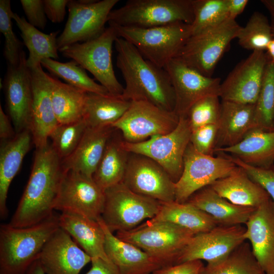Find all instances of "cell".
<instances>
[{"label": "cell", "instance_id": "obj_22", "mask_svg": "<svg viewBox=\"0 0 274 274\" xmlns=\"http://www.w3.org/2000/svg\"><path fill=\"white\" fill-rule=\"evenodd\" d=\"M244 236L265 274H274V201L256 208L245 224Z\"/></svg>", "mask_w": 274, "mask_h": 274}, {"label": "cell", "instance_id": "obj_42", "mask_svg": "<svg viewBox=\"0 0 274 274\" xmlns=\"http://www.w3.org/2000/svg\"><path fill=\"white\" fill-rule=\"evenodd\" d=\"M10 0L0 1V31L5 37L4 55L8 65L17 64L20 59L21 43L12 28V14Z\"/></svg>", "mask_w": 274, "mask_h": 274}, {"label": "cell", "instance_id": "obj_5", "mask_svg": "<svg viewBox=\"0 0 274 274\" xmlns=\"http://www.w3.org/2000/svg\"><path fill=\"white\" fill-rule=\"evenodd\" d=\"M116 235L150 254L162 267L177 263L194 234L170 222L148 220L131 230L117 231Z\"/></svg>", "mask_w": 274, "mask_h": 274}, {"label": "cell", "instance_id": "obj_13", "mask_svg": "<svg viewBox=\"0 0 274 274\" xmlns=\"http://www.w3.org/2000/svg\"><path fill=\"white\" fill-rule=\"evenodd\" d=\"M105 193L93 178L73 170H64L54 210L97 220L101 217Z\"/></svg>", "mask_w": 274, "mask_h": 274}, {"label": "cell", "instance_id": "obj_19", "mask_svg": "<svg viewBox=\"0 0 274 274\" xmlns=\"http://www.w3.org/2000/svg\"><path fill=\"white\" fill-rule=\"evenodd\" d=\"M26 59L22 51L19 63L8 65L4 81L6 108L16 133L28 129L32 102L31 76Z\"/></svg>", "mask_w": 274, "mask_h": 274}, {"label": "cell", "instance_id": "obj_47", "mask_svg": "<svg viewBox=\"0 0 274 274\" xmlns=\"http://www.w3.org/2000/svg\"><path fill=\"white\" fill-rule=\"evenodd\" d=\"M204 267L201 260H194L162 267L152 274H203Z\"/></svg>", "mask_w": 274, "mask_h": 274}, {"label": "cell", "instance_id": "obj_48", "mask_svg": "<svg viewBox=\"0 0 274 274\" xmlns=\"http://www.w3.org/2000/svg\"><path fill=\"white\" fill-rule=\"evenodd\" d=\"M68 0H43L46 17L53 23L61 22L64 19Z\"/></svg>", "mask_w": 274, "mask_h": 274}, {"label": "cell", "instance_id": "obj_29", "mask_svg": "<svg viewBox=\"0 0 274 274\" xmlns=\"http://www.w3.org/2000/svg\"><path fill=\"white\" fill-rule=\"evenodd\" d=\"M211 215L219 225L246 224L256 209L232 203L218 195L210 186L194 193L186 201Z\"/></svg>", "mask_w": 274, "mask_h": 274}, {"label": "cell", "instance_id": "obj_12", "mask_svg": "<svg viewBox=\"0 0 274 274\" xmlns=\"http://www.w3.org/2000/svg\"><path fill=\"white\" fill-rule=\"evenodd\" d=\"M179 117L174 112L161 109L146 101H131L125 113L112 126L121 133L124 140L138 143L156 135L172 131Z\"/></svg>", "mask_w": 274, "mask_h": 274}, {"label": "cell", "instance_id": "obj_41", "mask_svg": "<svg viewBox=\"0 0 274 274\" xmlns=\"http://www.w3.org/2000/svg\"><path fill=\"white\" fill-rule=\"evenodd\" d=\"M87 127L83 118L67 124H59L51 133L52 148L61 160L68 157L80 143Z\"/></svg>", "mask_w": 274, "mask_h": 274}, {"label": "cell", "instance_id": "obj_45", "mask_svg": "<svg viewBox=\"0 0 274 274\" xmlns=\"http://www.w3.org/2000/svg\"><path fill=\"white\" fill-rule=\"evenodd\" d=\"M218 130L217 124L201 126L191 131L190 143L197 152L213 156Z\"/></svg>", "mask_w": 274, "mask_h": 274}, {"label": "cell", "instance_id": "obj_54", "mask_svg": "<svg viewBox=\"0 0 274 274\" xmlns=\"http://www.w3.org/2000/svg\"><path fill=\"white\" fill-rule=\"evenodd\" d=\"M265 50L267 57L274 60V38L269 42Z\"/></svg>", "mask_w": 274, "mask_h": 274}, {"label": "cell", "instance_id": "obj_9", "mask_svg": "<svg viewBox=\"0 0 274 274\" xmlns=\"http://www.w3.org/2000/svg\"><path fill=\"white\" fill-rule=\"evenodd\" d=\"M105 193L101 218L112 232L131 230L154 218L161 204L157 200L133 192L123 182L107 189Z\"/></svg>", "mask_w": 274, "mask_h": 274}, {"label": "cell", "instance_id": "obj_32", "mask_svg": "<svg viewBox=\"0 0 274 274\" xmlns=\"http://www.w3.org/2000/svg\"><path fill=\"white\" fill-rule=\"evenodd\" d=\"M152 221L168 222L184 228L194 235L207 232L219 225L209 214L188 202H161Z\"/></svg>", "mask_w": 274, "mask_h": 274}, {"label": "cell", "instance_id": "obj_38", "mask_svg": "<svg viewBox=\"0 0 274 274\" xmlns=\"http://www.w3.org/2000/svg\"><path fill=\"white\" fill-rule=\"evenodd\" d=\"M255 118L257 129L274 130V60L268 57L261 88L255 104Z\"/></svg>", "mask_w": 274, "mask_h": 274}, {"label": "cell", "instance_id": "obj_34", "mask_svg": "<svg viewBox=\"0 0 274 274\" xmlns=\"http://www.w3.org/2000/svg\"><path fill=\"white\" fill-rule=\"evenodd\" d=\"M131 103L121 96L87 92L83 119L89 127L112 125L125 113Z\"/></svg>", "mask_w": 274, "mask_h": 274}, {"label": "cell", "instance_id": "obj_16", "mask_svg": "<svg viewBox=\"0 0 274 274\" xmlns=\"http://www.w3.org/2000/svg\"><path fill=\"white\" fill-rule=\"evenodd\" d=\"M246 227L242 225H218L212 229L194 235L179 256L176 264L203 260L215 264L227 257L246 240Z\"/></svg>", "mask_w": 274, "mask_h": 274}, {"label": "cell", "instance_id": "obj_10", "mask_svg": "<svg viewBox=\"0 0 274 274\" xmlns=\"http://www.w3.org/2000/svg\"><path fill=\"white\" fill-rule=\"evenodd\" d=\"M191 131L187 117H180L177 127L170 132L138 143L124 140L123 146L129 153L146 156L158 163L176 183L183 172L184 156Z\"/></svg>", "mask_w": 274, "mask_h": 274}, {"label": "cell", "instance_id": "obj_36", "mask_svg": "<svg viewBox=\"0 0 274 274\" xmlns=\"http://www.w3.org/2000/svg\"><path fill=\"white\" fill-rule=\"evenodd\" d=\"M41 65L52 74L76 88L87 92L110 94L105 87L89 77L85 70L74 60L61 62L48 58L43 60Z\"/></svg>", "mask_w": 274, "mask_h": 274}, {"label": "cell", "instance_id": "obj_30", "mask_svg": "<svg viewBox=\"0 0 274 274\" xmlns=\"http://www.w3.org/2000/svg\"><path fill=\"white\" fill-rule=\"evenodd\" d=\"M214 152L229 154L252 166L270 167L274 162V130L255 129L238 144L215 149Z\"/></svg>", "mask_w": 274, "mask_h": 274}, {"label": "cell", "instance_id": "obj_2", "mask_svg": "<svg viewBox=\"0 0 274 274\" xmlns=\"http://www.w3.org/2000/svg\"><path fill=\"white\" fill-rule=\"evenodd\" d=\"M114 44L117 52L116 64L125 82L122 98L131 101H146L174 112V90L164 68L145 59L134 46L122 38L117 37Z\"/></svg>", "mask_w": 274, "mask_h": 274}, {"label": "cell", "instance_id": "obj_15", "mask_svg": "<svg viewBox=\"0 0 274 274\" xmlns=\"http://www.w3.org/2000/svg\"><path fill=\"white\" fill-rule=\"evenodd\" d=\"M122 182L131 191L160 202L175 201V183L158 163L146 156L129 153Z\"/></svg>", "mask_w": 274, "mask_h": 274}, {"label": "cell", "instance_id": "obj_43", "mask_svg": "<svg viewBox=\"0 0 274 274\" xmlns=\"http://www.w3.org/2000/svg\"><path fill=\"white\" fill-rule=\"evenodd\" d=\"M219 98L217 95L208 96L192 105L186 116L192 131L204 125L218 124L221 114Z\"/></svg>", "mask_w": 274, "mask_h": 274}, {"label": "cell", "instance_id": "obj_51", "mask_svg": "<svg viewBox=\"0 0 274 274\" xmlns=\"http://www.w3.org/2000/svg\"><path fill=\"white\" fill-rule=\"evenodd\" d=\"M248 0H227L229 18L235 19L242 13L248 3Z\"/></svg>", "mask_w": 274, "mask_h": 274}, {"label": "cell", "instance_id": "obj_3", "mask_svg": "<svg viewBox=\"0 0 274 274\" xmlns=\"http://www.w3.org/2000/svg\"><path fill=\"white\" fill-rule=\"evenodd\" d=\"M60 227L54 214L25 227L0 226V274H26L37 260L45 245Z\"/></svg>", "mask_w": 274, "mask_h": 274}, {"label": "cell", "instance_id": "obj_6", "mask_svg": "<svg viewBox=\"0 0 274 274\" xmlns=\"http://www.w3.org/2000/svg\"><path fill=\"white\" fill-rule=\"evenodd\" d=\"M192 0H129L112 10L108 22L125 27L151 28L176 22L192 24Z\"/></svg>", "mask_w": 274, "mask_h": 274}, {"label": "cell", "instance_id": "obj_31", "mask_svg": "<svg viewBox=\"0 0 274 274\" xmlns=\"http://www.w3.org/2000/svg\"><path fill=\"white\" fill-rule=\"evenodd\" d=\"M116 129L109 138L93 175L95 183L104 190L122 182L129 152L123 146L124 139Z\"/></svg>", "mask_w": 274, "mask_h": 274}, {"label": "cell", "instance_id": "obj_17", "mask_svg": "<svg viewBox=\"0 0 274 274\" xmlns=\"http://www.w3.org/2000/svg\"><path fill=\"white\" fill-rule=\"evenodd\" d=\"M170 79L176 97L174 112L186 116L190 108L199 99L211 95L219 96L221 80L206 76L177 58L164 67Z\"/></svg>", "mask_w": 274, "mask_h": 274}, {"label": "cell", "instance_id": "obj_23", "mask_svg": "<svg viewBox=\"0 0 274 274\" xmlns=\"http://www.w3.org/2000/svg\"><path fill=\"white\" fill-rule=\"evenodd\" d=\"M97 221L105 232L106 253L120 274H152L161 267L159 262L150 254L113 234L101 217Z\"/></svg>", "mask_w": 274, "mask_h": 274}, {"label": "cell", "instance_id": "obj_4", "mask_svg": "<svg viewBox=\"0 0 274 274\" xmlns=\"http://www.w3.org/2000/svg\"><path fill=\"white\" fill-rule=\"evenodd\" d=\"M108 23L114 28L118 37L129 42L145 59L161 68L177 57L192 35L191 25L183 22L151 28Z\"/></svg>", "mask_w": 274, "mask_h": 274}, {"label": "cell", "instance_id": "obj_8", "mask_svg": "<svg viewBox=\"0 0 274 274\" xmlns=\"http://www.w3.org/2000/svg\"><path fill=\"white\" fill-rule=\"evenodd\" d=\"M241 27L235 19L191 35L176 58L202 75L211 77L216 66Z\"/></svg>", "mask_w": 274, "mask_h": 274}, {"label": "cell", "instance_id": "obj_7", "mask_svg": "<svg viewBox=\"0 0 274 274\" xmlns=\"http://www.w3.org/2000/svg\"><path fill=\"white\" fill-rule=\"evenodd\" d=\"M117 37L114 28L109 25L97 37L58 51L92 74L110 94L121 96L124 87L115 76L112 60L113 44Z\"/></svg>", "mask_w": 274, "mask_h": 274}, {"label": "cell", "instance_id": "obj_37", "mask_svg": "<svg viewBox=\"0 0 274 274\" xmlns=\"http://www.w3.org/2000/svg\"><path fill=\"white\" fill-rule=\"evenodd\" d=\"M203 274H265L252 251L244 242L222 261L207 264Z\"/></svg>", "mask_w": 274, "mask_h": 274}, {"label": "cell", "instance_id": "obj_26", "mask_svg": "<svg viewBox=\"0 0 274 274\" xmlns=\"http://www.w3.org/2000/svg\"><path fill=\"white\" fill-rule=\"evenodd\" d=\"M32 144V135L28 129L17 133L12 139L1 141L0 217L2 219L8 215L7 199L10 184L19 171Z\"/></svg>", "mask_w": 274, "mask_h": 274}, {"label": "cell", "instance_id": "obj_49", "mask_svg": "<svg viewBox=\"0 0 274 274\" xmlns=\"http://www.w3.org/2000/svg\"><path fill=\"white\" fill-rule=\"evenodd\" d=\"M91 262V267L85 274H120L117 267L111 260L92 258Z\"/></svg>", "mask_w": 274, "mask_h": 274}, {"label": "cell", "instance_id": "obj_25", "mask_svg": "<svg viewBox=\"0 0 274 274\" xmlns=\"http://www.w3.org/2000/svg\"><path fill=\"white\" fill-rule=\"evenodd\" d=\"M217 125L215 149L238 144L250 131L257 129L255 104L222 100Z\"/></svg>", "mask_w": 274, "mask_h": 274}, {"label": "cell", "instance_id": "obj_39", "mask_svg": "<svg viewBox=\"0 0 274 274\" xmlns=\"http://www.w3.org/2000/svg\"><path fill=\"white\" fill-rule=\"evenodd\" d=\"M243 48L254 51H264L273 39L270 21L262 13L254 12L236 37Z\"/></svg>", "mask_w": 274, "mask_h": 274}, {"label": "cell", "instance_id": "obj_28", "mask_svg": "<svg viewBox=\"0 0 274 274\" xmlns=\"http://www.w3.org/2000/svg\"><path fill=\"white\" fill-rule=\"evenodd\" d=\"M59 225L91 258L110 260L105 250V235L97 220L82 215L61 212Z\"/></svg>", "mask_w": 274, "mask_h": 274}, {"label": "cell", "instance_id": "obj_18", "mask_svg": "<svg viewBox=\"0 0 274 274\" xmlns=\"http://www.w3.org/2000/svg\"><path fill=\"white\" fill-rule=\"evenodd\" d=\"M267 57L264 51H254L241 61L221 83L223 101L255 104L263 79Z\"/></svg>", "mask_w": 274, "mask_h": 274}, {"label": "cell", "instance_id": "obj_40", "mask_svg": "<svg viewBox=\"0 0 274 274\" xmlns=\"http://www.w3.org/2000/svg\"><path fill=\"white\" fill-rule=\"evenodd\" d=\"M194 20L192 35L229 19L227 0H192Z\"/></svg>", "mask_w": 274, "mask_h": 274}, {"label": "cell", "instance_id": "obj_11", "mask_svg": "<svg viewBox=\"0 0 274 274\" xmlns=\"http://www.w3.org/2000/svg\"><path fill=\"white\" fill-rule=\"evenodd\" d=\"M219 154L217 157L201 154L189 143L182 174L175 183V201L185 202L197 191L232 173L237 165L227 154Z\"/></svg>", "mask_w": 274, "mask_h": 274}, {"label": "cell", "instance_id": "obj_24", "mask_svg": "<svg viewBox=\"0 0 274 274\" xmlns=\"http://www.w3.org/2000/svg\"><path fill=\"white\" fill-rule=\"evenodd\" d=\"M115 128L112 125L87 126L74 151L61 160L64 170H73L93 178L107 143Z\"/></svg>", "mask_w": 274, "mask_h": 274}, {"label": "cell", "instance_id": "obj_33", "mask_svg": "<svg viewBox=\"0 0 274 274\" xmlns=\"http://www.w3.org/2000/svg\"><path fill=\"white\" fill-rule=\"evenodd\" d=\"M12 18L20 29L23 43L28 50L26 65L29 69L41 65L44 59L55 60L58 58L57 44L58 31L46 34L29 24L24 17H20L16 13H12Z\"/></svg>", "mask_w": 274, "mask_h": 274}, {"label": "cell", "instance_id": "obj_21", "mask_svg": "<svg viewBox=\"0 0 274 274\" xmlns=\"http://www.w3.org/2000/svg\"><path fill=\"white\" fill-rule=\"evenodd\" d=\"M38 259L46 274H79L91 261V257L60 227L47 242Z\"/></svg>", "mask_w": 274, "mask_h": 274}, {"label": "cell", "instance_id": "obj_27", "mask_svg": "<svg viewBox=\"0 0 274 274\" xmlns=\"http://www.w3.org/2000/svg\"><path fill=\"white\" fill-rule=\"evenodd\" d=\"M210 186L222 197L241 206L256 208L271 198L264 188L238 166L228 176Z\"/></svg>", "mask_w": 274, "mask_h": 274}, {"label": "cell", "instance_id": "obj_50", "mask_svg": "<svg viewBox=\"0 0 274 274\" xmlns=\"http://www.w3.org/2000/svg\"><path fill=\"white\" fill-rule=\"evenodd\" d=\"M11 120L0 106V138L6 140L13 138L16 133L11 124Z\"/></svg>", "mask_w": 274, "mask_h": 274}, {"label": "cell", "instance_id": "obj_52", "mask_svg": "<svg viewBox=\"0 0 274 274\" xmlns=\"http://www.w3.org/2000/svg\"><path fill=\"white\" fill-rule=\"evenodd\" d=\"M261 3L266 8L270 15V24L272 37L274 38V0H261Z\"/></svg>", "mask_w": 274, "mask_h": 274}, {"label": "cell", "instance_id": "obj_53", "mask_svg": "<svg viewBox=\"0 0 274 274\" xmlns=\"http://www.w3.org/2000/svg\"><path fill=\"white\" fill-rule=\"evenodd\" d=\"M26 274H46L38 259L29 268Z\"/></svg>", "mask_w": 274, "mask_h": 274}, {"label": "cell", "instance_id": "obj_44", "mask_svg": "<svg viewBox=\"0 0 274 274\" xmlns=\"http://www.w3.org/2000/svg\"><path fill=\"white\" fill-rule=\"evenodd\" d=\"M227 156L237 166L243 168L253 181L264 188L274 201L273 165L269 167H256L247 164L231 155Z\"/></svg>", "mask_w": 274, "mask_h": 274}, {"label": "cell", "instance_id": "obj_20", "mask_svg": "<svg viewBox=\"0 0 274 274\" xmlns=\"http://www.w3.org/2000/svg\"><path fill=\"white\" fill-rule=\"evenodd\" d=\"M30 71L32 102L28 129L32 135L33 144L36 149H38L49 144V136L59 123L51 99L54 78L43 71L41 64Z\"/></svg>", "mask_w": 274, "mask_h": 274}, {"label": "cell", "instance_id": "obj_14", "mask_svg": "<svg viewBox=\"0 0 274 274\" xmlns=\"http://www.w3.org/2000/svg\"><path fill=\"white\" fill-rule=\"evenodd\" d=\"M119 0L96 1L83 4L70 0L68 17L64 28L57 37L58 50L79 42H86L101 35L108 16Z\"/></svg>", "mask_w": 274, "mask_h": 274}, {"label": "cell", "instance_id": "obj_46", "mask_svg": "<svg viewBox=\"0 0 274 274\" xmlns=\"http://www.w3.org/2000/svg\"><path fill=\"white\" fill-rule=\"evenodd\" d=\"M20 3L28 23L37 28L44 29L47 18L43 0H21Z\"/></svg>", "mask_w": 274, "mask_h": 274}, {"label": "cell", "instance_id": "obj_1", "mask_svg": "<svg viewBox=\"0 0 274 274\" xmlns=\"http://www.w3.org/2000/svg\"><path fill=\"white\" fill-rule=\"evenodd\" d=\"M64 173L61 160L50 144L36 149L29 179L8 224L28 227L52 215Z\"/></svg>", "mask_w": 274, "mask_h": 274}, {"label": "cell", "instance_id": "obj_35", "mask_svg": "<svg viewBox=\"0 0 274 274\" xmlns=\"http://www.w3.org/2000/svg\"><path fill=\"white\" fill-rule=\"evenodd\" d=\"M87 92L53 79L51 99L59 124H67L83 118Z\"/></svg>", "mask_w": 274, "mask_h": 274}]
</instances>
